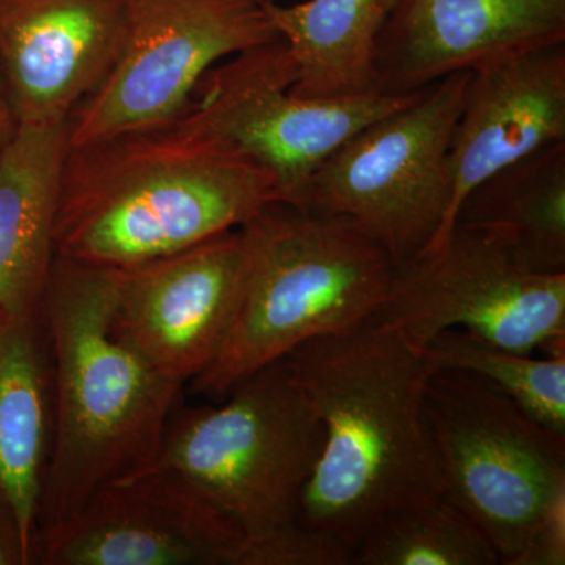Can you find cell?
I'll list each match as a JSON object with an SVG mask.
<instances>
[{
  "instance_id": "obj_22",
  "label": "cell",
  "mask_w": 565,
  "mask_h": 565,
  "mask_svg": "<svg viewBox=\"0 0 565 565\" xmlns=\"http://www.w3.org/2000/svg\"><path fill=\"white\" fill-rule=\"evenodd\" d=\"M565 564V490L556 494L511 565Z\"/></svg>"
},
{
  "instance_id": "obj_8",
  "label": "cell",
  "mask_w": 565,
  "mask_h": 565,
  "mask_svg": "<svg viewBox=\"0 0 565 565\" xmlns=\"http://www.w3.org/2000/svg\"><path fill=\"white\" fill-rule=\"evenodd\" d=\"M117 65L70 117V145L170 120L223 58L280 40L266 0H125Z\"/></svg>"
},
{
  "instance_id": "obj_2",
  "label": "cell",
  "mask_w": 565,
  "mask_h": 565,
  "mask_svg": "<svg viewBox=\"0 0 565 565\" xmlns=\"http://www.w3.org/2000/svg\"><path fill=\"white\" fill-rule=\"evenodd\" d=\"M281 202L273 174L184 107L170 120L70 147L55 256L122 267L184 250Z\"/></svg>"
},
{
  "instance_id": "obj_12",
  "label": "cell",
  "mask_w": 565,
  "mask_h": 565,
  "mask_svg": "<svg viewBox=\"0 0 565 565\" xmlns=\"http://www.w3.org/2000/svg\"><path fill=\"white\" fill-rule=\"evenodd\" d=\"M243 226L120 269L115 322L166 377L191 384L221 351L243 292Z\"/></svg>"
},
{
  "instance_id": "obj_10",
  "label": "cell",
  "mask_w": 565,
  "mask_h": 565,
  "mask_svg": "<svg viewBox=\"0 0 565 565\" xmlns=\"http://www.w3.org/2000/svg\"><path fill=\"white\" fill-rule=\"evenodd\" d=\"M296 65L281 40L214 66L193 93V114L218 139L273 174L281 202L360 129L411 103V95L307 98L297 95Z\"/></svg>"
},
{
  "instance_id": "obj_14",
  "label": "cell",
  "mask_w": 565,
  "mask_h": 565,
  "mask_svg": "<svg viewBox=\"0 0 565 565\" xmlns=\"http://www.w3.org/2000/svg\"><path fill=\"white\" fill-rule=\"evenodd\" d=\"M125 35V0H0V74L18 125L70 120Z\"/></svg>"
},
{
  "instance_id": "obj_9",
  "label": "cell",
  "mask_w": 565,
  "mask_h": 565,
  "mask_svg": "<svg viewBox=\"0 0 565 565\" xmlns=\"http://www.w3.org/2000/svg\"><path fill=\"white\" fill-rule=\"evenodd\" d=\"M374 316L396 323L416 344L463 329L522 353L565 337V274H535L492 237L456 225L445 243L394 269Z\"/></svg>"
},
{
  "instance_id": "obj_18",
  "label": "cell",
  "mask_w": 565,
  "mask_h": 565,
  "mask_svg": "<svg viewBox=\"0 0 565 565\" xmlns=\"http://www.w3.org/2000/svg\"><path fill=\"white\" fill-rule=\"evenodd\" d=\"M403 0H307L267 11L296 65L292 90L307 98L381 93L375 50Z\"/></svg>"
},
{
  "instance_id": "obj_19",
  "label": "cell",
  "mask_w": 565,
  "mask_h": 565,
  "mask_svg": "<svg viewBox=\"0 0 565 565\" xmlns=\"http://www.w3.org/2000/svg\"><path fill=\"white\" fill-rule=\"evenodd\" d=\"M456 225L492 237L531 273L565 274V141L476 185Z\"/></svg>"
},
{
  "instance_id": "obj_17",
  "label": "cell",
  "mask_w": 565,
  "mask_h": 565,
  "mask_svg": "<svg viewBox=\"0 0 565 565\" xmlns=\"http://www.w3.org/2000/svg\"><path fill=\"white\" fill-rule=\"evenodd\" d=\"M52 441V355L43 310L0 313V500L31 555Z\"/></svg>"
},
{
  "instance_id": "obj_6",
  "label": "cell",
  "mask_w": 565,
  "mask_h": 565,
  "mask_svg": "<svg viewBox=\"0 0 565 565\" xmlns=\"http://www.w3.org/2000/svg\"><path fill=\"white\" fill-rule=\"evenodd\" d=\"M444 497L511 565L546 505L565 490V435L467 371L440 367L424 394Z\"/></svg>"
},
{
  "instance_id": "obj_21",
  "label": "cell",
  "mask_w": 565,
  "mask_h": 565,
  "mask_svg": "<svg viewBox=\"0 0 565 565\" xmlns=\"http://www.w3.org/2000/svg\"><path fill=\"white\" fill-rule=\"evenodd\" d=\"M438 370L467 371L511 397L535 422L565 435V353H522L463 329L435 334L426 345Z\"/></svg>"
},
{
  "instance_id": "obj_24",
  "label": "cell",
  "mask_w": 565,
  "mask_h": 565,
  "mask_svg": "<svg viewBox=\"0 0 565 565\" xmlns=\"http://www.w3.org/2000/svg\"><path fill=\"white\" fill-rule=\"evenodd\" d=\"M17 128L18 120L14 117L13 107H11L6 82H3L2 74H0V159H2L3 152L13 139Z\"/></svg>"
},
{
  "instance_id": "obj_7",
  "label": "cell",
  "mask_w": 565,
  "mask_h": 565,
  "mask_svg": "<svg viewBox=\"0 0 565 565\" xmlns=\"http://www.w3.org/2000/svg\"><path fill=\"white\" fill-rule=\"evenodd\" d=\"M470 73L419 92L360 129L319 167L291 202L349 218L394 266L430 243L448 204V150Z\"/></svg>"
},
{
  "instance_id": "obj_3",
  "label": "cell",
  "mask_w": 565,
  "mask_h": 565,
  "mask_svg": "<svg viewBox=\"0 0 565 565\" xmlns=\"http://www.w3.org/2000/svg\"><path fill=\"white\" fill-rule=\"evenodd\" d=\"M120 269L55 256L43 318L52 355V441L36 531L154 463L182 386L115 322ZM35 531V533H36Z\"/></svg>"
},
{
  "instance_id": "obj_11",
  "label": "cell",
  "mask_w": 565,
  "mask_h": 565,
  "mask_svg": "<svg viewBox=\"0 0 565 565\" xmlns=\"http://www.w3.org/2000/svg\"><path fill=\"white\" fill-rule=\"evenodd\" d=\"M247 542L185 479L150 467L33 537L32 564L245 565Z\"/></svg>"
},
{
  "instance_id": "obj_4",
  "label": "cell",
  "mask_w": 565,
  "mask_h": 565,
  "mask_svg": "<svg viewBox=\"0 0 565 565\" xmlns=\"http://www.w3.org/2000/svg\"><path fill=\"white\" fill-rule=\"evenodd\" d=\"M243 232L247 266L236 313L221 351L191 382L211 401L297 345L373 318L396 269L356 223L288 202L264 207Z\"/></svg>"
},
{
  "instance_id": "obj_5",
  "label": "cell",
  "mask_w": 565,
  "mask_h": 565,
  "mask_svg": "<svg viewBox=\"0 0 565 565\" xmlns=\"http://www.w3.org/2000/svg\"><path fill=\"white\" fill-rule=\"evenodd\" d=\"M210 407L174 408L151 467L180 475L247 542L292 530L322 452L323 427L285 356Z\"/></svg>"
},
{
  "instance_id": "obj_16",
  "label": "cell",
  "mask_w": 565,
  "mask_h": 565,
  "mask_svg": "<svg viewBox=\"0 0 565 565\" xmlns=\"http://www.w3.org/2000/svg\"><path fill=\"white\" fill-rule=\"evenodd\" d=\"M70 147V120L21 122L0 159V313L43 310Z\"/></svg>"
},
{
  "instance_id": "obj_20",
  "label": "cell",
  "mask_w": 565,
  "mask_h": 565,
  "mask_svg": "<svg viewBox=\"0 0 565 565\" xmlns=\"http://www.w3.org/2000/svg\"><path fill=\"white\" fill-rule=\"evenodd\" d=\"M490 539L445 497L394 509L353 552L352 565H498Z\"/></svg>"
},
{
  "instance_id": "obj_15",
  "label": "cell",
  "mask_w": 565,
  "mask_h": 565,
  "mask_svg": "<svg viewBox=\"0 0 565 565\" xmlns=\"http://www.w3.org/2000/svg\"><path fill=\"white\" fill-rule=\"evenodd\" d=\"M559 141H565V43L471 71L449 141L448 204L424 250L445 243L476 185Z\"/></svg>"
},
{
  "instance_id": "obj_23",
  "label": "cell",
  "mask_w": 565,
  "mask_h": 565,
  "mask_svg": "<svg viewBox=\"0 0 565 565\" xmlns=\"http://www.w3.org/2000/svg\"><path fill=\"white\" fill-rule=\"evenodd\" d=\"M31 564V555L22 542L17 520L9 505L0 500V565Z\"/></svg>"
},
{
  "instance_id": "obj_13",
  "label": "cell",
  "mask_w": 565,
  "mask_h": 565,
  "mask_svg": "<svg viewBox=\"0 0 565 565\" xmlns=\"http://www.w3.org/2000/svg\"><path fill=\"white\" fill-rule=\"evenodd\" d=\"M565 43V0H403L375 50V82L411 95L457 73Z\"/></svg>"
},
{
  "instance_id": "obj_1",
  "label": "cell",
  "mask_w": 565,
  "mask_h": 565,
  "mask_svg": "<svg viewBox=\"0 0 565 565\" xmlns=\"http://www.w3.org/2000/svg\"><path fill=\"white\" fill-rule=\"evenodd\" d=\"M323 427L297 523L351 552L382 516L444 497L424 394L438 370L426 345L373 316L285 356Z\"/></svg>"
}]
</instances>
